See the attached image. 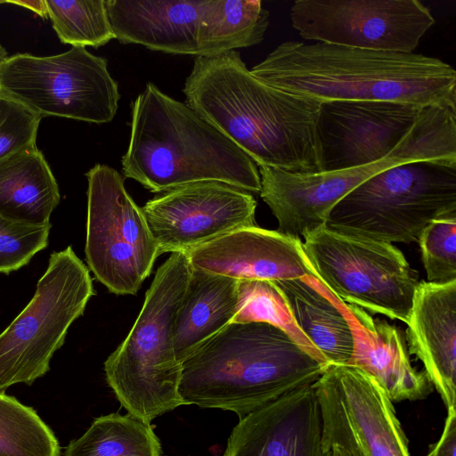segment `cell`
Instances as JSON below:
<instances>
[{
    "label": "cell",
    "instance_id": "1",
    "mask_svg": "<svg viewBox=\"0 0 456 456\" xmlns=\"http://www.w3.org/2000/svg\"><path fill=\"white\" fill-rule=\"evenodd\" d=\"M185 103L256 166L293 174L322 172L317 136L321 102L255 77L237 51L196 56Z\"/></svg>",
    "mask_w": 456,
    "mask_h": 456
},
{
    "label": "cell",
    "instance_id": "2",
    "mask_svg": "<svg viewBox=\"0 0 456 456\" xmlns=\"http://www.w3.org/2000/svg\"><path fill=\"white\" fill-rule=\"evenodd\" d=\"M265 84L319 102L387 101L456 110V71L414 53L287 41L250 69Z\"/></svg>",
    "mask_w": 456,
    "mask_h": 456
},
{
    "label": "cell",
    "instance_id": "3",
    "mask_svg": "<svg viewBox=\"0 0 456 456\" xmlns=\"http://www.w3.org/2000/svg\"><path fill=\"white\" fill-rule=\"evenodd\" d=\"M122 173L151 192L200 182H220L259 193L256 163L185 102L153 83L132 104Z\"/></svg>",
    "mask_w": 456,
    "mask_h": 456
},
{
    "label": "cell",
    "instance_id": "4",
    "mask_svg": "<svg viewBox=\"0 0 456 456\" xmlns=\"http://www.w3.org/2000/svg\"><path fill=\"white\" fill-rule=\"evenodd\" d=\"M327 367L273 325L232 322L183 362L179 395L184 405L241 418L314 384Z\"/></svg>",
    "mask_w": 456,
    "mask_h": 456
},
{
    "label": "cell",
    "instance_id": "5",
    "mask_svg": "<svg viewBox=\"0 0 456 456\" xmlns=\"http://www.w3.org/2000/svg\"><path fill=\"white\" fill-rule=\"evenodd\" d=\"M191 268L187 254L171 253L158 268L129 334L104 362L107 383L121 406L147 424L184 405L173 330Z\"/></svg>",
    "mask_w": 456,
    "mask_h": 456
},
{
    "label": "cell",
    "instance_id": "6",
    "mask_svg": "<svg viewBox=\"0 0 456 456\" xmlns=\"http://www.w3.org/2000/svg\"><path fill=\"white\" fill-rule=\"evenodd\" d=\"M456 215V161L419 160L362 182L330 210L334 232L393 244L418 241L433 220Z\"/></svg>",
    "mask_w": 456,
    "mask_h": 456
},
{
    "label": "cell",
    "instance_id": "7",
    "mask_svg": "<svg viewBox=\"0 0 456 456\" xmlns=\"http://www.w3.org/2000/svg\"><path fill=\"white\" fill-rule=\"evenodd\" d=\"M419 160L456 161V110L424 107L401 142L385 158L368 165L311 174L269 168L265 200L279 227L302 238L325 226L333 207L365 180L388 167Z\"/></svg>",
    "mask_w": 456,
    "mask_h": 456
},
{
    "label": "cell",
    "instance_id": "8",
    "mask_svg": "<svg viewBox=\"0 0 456 456\" xmlns=\"http://www.w3.org/2000/svg\"><path fill=\"white\" fill-rule=\"evenodd\" d=\"M94 295L89 270L72 248L53 252L32 299L0 334V393L31 385L49 370L69 326Z\"/></svg>",
    "mask_w": 456,
    "mask_h": 456
},
{
    "label": "cell",
    "instance_id": "9",
    "mask_svg": "<svg viewBox=\"0 0 456 456\" xmlns=\"http://www.w3.org/2000/svg\"><path fill=\"white\" fill-rule=\"evenodd\" d=\"M302 241L314 276L342 301L407 323L418 273L391 243L322 226Z\"/></svg>",
    "mask_w": 456,
    "mask_h": 456
},
{
    "label": "cell",
    "instance_id": "10",
    "mask_svg": "<svg viewBox=\"0 0 456 456\" xmlns=\"http://www.w3.org/2000/svg\"><path fill=\"white\" fill-rule=\"evenodd\" d=\"M0 93L42 118L95 124L110 122L118 109V85L105 58L86 47L50 56L18 53L0 64Z\"/></svg>",
    "mask_w": 456,
    "mask_h": 456
},
{
    "label": "cell",
    "instance_id": "11",
    "mask_svg": "<svg viewBox=\"0 0 456 456\" xmlns=\"http://www.w3.org/2000/svg\"><path fill=\"white\" fill-rule=\"evenodd\" d=\"M86 176L88 267L109 291L135 295L160 255L159 246L120 173L96 164Z\"/></svg>",
    "mask_w": 456,
    "mask_h": 456
},
{
    "label": "cell",
    "instance_id": "12",
    "mask_svg": "<svg viewBox=\"0 0 456 456\" xmlns=\"http://www.w3.org/2000/svg\"><path fill=\"white\" fill-rule=\"evenodd\" d=\"M322 419V447L349 456H411L393 402L378 383L348 364L329 365L313 384Z\"/></svg>",
    "mask_w": 456,
    "mask_h": 456
},
{
    "label": "cell",
    "instance_id": "13",
    "mask_svg": "<svg viewBox=\"0 0 456 456\" xmlns=\"http://www.w3.org/2000/svg\"><path fill=\"white\" fill-rule=\"evenodd\" d=\"M289 17L307 40L398 53H413L436 22L418 0H297Z\"/></svg>",
    "mask_w": 456,
    "mask_h": 456
},
{
    "label": "cell",
    "instance_id": "14",
    "mask_svg": "<svg viewBox=\"0 0 456 456\" xmlns=\"http://www.w3.org/2000/svg\"><path fill=\"white\" fill-rule=\"evenodd\" d=\"M256 208L250 192L209 181L160 193L142 210L160 254H187L233 231L256 226Z\"/></svg>",
    "mask_w": 456,
    "mask_h": 456
},
{
    "label": "cell",
    "instance_id": "15",
    "mask_svg": "<svg viewBox=\"0 0 456 456\" xmlns=\"http://www.w3.org/2000/svg\"><path fill=\"white\" fill-rule=\"evenodd\" d=\"M423 108L387 101L321 102L317 136L322 172L382 159L409 133Z\"/></svg>",
    "mask_w": 456,
    "mask_h": 456
},
{
    "label": "cell",
    "instance_id": "16",
    "mask_svg": "<svg viewBox=\"0 0 456 456\" xmlns=\"http://www.w3.org/2000/svg\"><path fill=\"white\" fill-rule=\"evenodd\" d=\"M223 456H331L322 447V419L313 384L240 418Z\"/></svg>",
    "mask_w": 456,
    "mask_h": 456
},
{
    "label": "cell",
    "instance_id": "17",
    "mask_svg": "<svg viewBox=\"0 0 456 456\" xmlns=\"http://www.w3.org/2000/svg\"><path fill=\"white\" fill-rule=\"evenodd\" d=\"M306 278L337 306L350 327L354 346L348 365L372 378L392 402L421 400L432 392L426 372L412 366L400 328L342 301L315 276Z\"/></svg>",
    "mask_w": 456,
    "mask_h": 456
},
{
    "label": "cell",
    "instance_id": "18",
    "mask_svg": "<svg viewBox=\"0 0 456 456\" xmlns=\"http://www.w3.org/2000/svg\"><path fill=\"white\" fill-rule=\"evenodd\" d=\"M187 256L192 268L236 280L276 281L314 276L302 240L256 225L233 231Z\"/></svg>",
    "mask_w": 456,
    "mask_h": 456
},
{
    "label": "cell",
    "instance_id": "19",
    "mask_svg": "<svg viewBox=\"0 0 456 456\" xmlns=\"http://www.w3.org/2000/svg\"><path fill=\"white\" fill-rule=\"evenodd\" d=\"M410 354L423 363L447 410L456 405V280L419 281L408 317Z\"/></svg>",
    "mask_w": 456,
    "mask_h": 456
},
{
    "label": "cell",
    "instance_id": "20",
    "mask_svg": "<svg viewBox=\"0 0 456 456\" xmlns=\"http://www.w3.org/2000/svg\"><path fill=\"white\" fill-rule=\"evenodd\" d=\"M121 44L197 56V29L205 0H105Z\"/></svg>",
    "mask_w": 456,
    "mask_h": 456
},
{
    "label": "cell",
    "instance_id": "21",
    "mask_svg": "<svg viewBox=\"0 0 456 456\" xmlns=\"http://www.w3.org/2000/svg\"><path fill=\"white\" fill-rule=\"evenodd\" d=\"M239 280L191 268L174 322V347L183 362L201 345L232 322Z\"/></svg>",
    "mask_w": 456,
    "mask_h": 456
},
{
    "label": "cell",
    "instance_id": "22",
    "mask_svg": "<svg viewBox=\"0 0 456 456\" xmlns=\"http://www.w3.org/2000/svg\"><path fill=\"white\" fill-rule=\"evenodd\" d=\"M59 201L57 182L37 144L0 160V216L47 224Z\"/></svg>",
    "mask_w": 456,
    "mask_h": 456
},
{
    "label": "cell",
    "instance_id": "23",
    "mask_svg": "<svg viewBox=\"0 0 456 456\" xmlns=\"http://www.w3.org/2000/svg\"><path fill=\"white\" fill-rule=\"evenodd\" d=\"M273 282L284 295L297 327L329 365L348 364L353 354V336L337 306L306 276Z\"/></svg>",
    "mask_w": 456,
    "mask_h": 456
},
{
    "label": "cell",
    "instance_id": "24",
    "mask_svg": "<svg viewBox=\"0 0 456 456\" xmlns=\"http://www.w3.org/2000/svg\"><path fill=\"white\" fill-rule=\"evenodd\" d=\"M269 12L259 0L206 1L197 29V56L214 57L260 44Z\"/></svg>",
    "mask_w": 456,
    "mask_h": 456
},
{
    "label": "cell",
    "instance_id": "25",
    "mask_svg": "<svg viewBox=\"0 0 456 456\" xmlns=\"http://www.w3.org/2000/svg\"><path fill=\"white\" fill-rule=\"evenodd\" d=\"M64 456H164L151 424L118 412L96 418Z\"/></svg>",
    "mask_w": 456,
    "mask_h": 456
},
{
    "label": "cell",
    "instance_id": "26",
    "mask_svg": "<svg viewBox=\"0 0 456 456\" xmlns=\"http://www.w3.org/2000/svg\"><path fill=\"white\" fill-rule=\"evenodd\" d=\"M232 322L273 325L319 362L329 366L322 353L297 327L284 295L273 281L239 280L238 302Z\"/></svg>",
    "mask_w": 456,
    "mask_h": 456
},
{
    "label": "cell",
    "instance_id": "27",
    "mask_svg": "<svg viewBox=\"0 0 456 456\" xmlns=\"http://www.w3.org/2000/svg\"><path fill=\"white\" fill-rule=\"evenodd\" d=\"M52 429L30 407L0 393V456H60Z\"/></svg>",
    "mask_w": 456,
    "mask_h": 456
},
{
    "label": "cell",
    "instance_id": "28",
    "mask_svg": "<svg viewBox=\"0 0 456 456\" xmlns=\"http://www.w3.org/2000/svg\"><path fill=\"white\" fill-rule=\"evenodd\" d=\"M61 42L72 47L105 45L114 39L105 0H45Z\"/></svg>",
    "mask_w": 456,
    "mask_h": 456
},
{
    "label": "cell",
    "instance_id": "29",
    "mask_svg": "<svg viewBox=\"0 0 456 456\" xmlns=\"http://www.w3.org/2000/svg\"><path fill=\"white\" fill-rule=\"evenodd\" d=\"M418 242L428 282L456 280V215L431 221Z\"/></svg>",
    "mask_w": 456,
    "mask_h": 456
},
{
    "label": "cell",
    "instance_id": "30",
    "mask_svg": "<svg viewBox=\"0 0 456 456\" xmlns=\"http://www.w3.org/2000/svg\"><path fill=\"white\" fill-rule=\"evenodd\" d=\"M51 223L28 224L0 216V273L8 274L29 263L48 245Z\"/></svg>",
    "mask_w": 456,
    "mask_h": 456
},
{
    "label": "cell",
    "instance_id": "31",
    "mask_svg": "<svg viewBox=\"0 0 456 456\" xmlns=\"http://www.w3.org/2000/svg\"><path fill=\"white\" fill-rule=\"evenodd\" d=\"M42 117L0 93V160L36 144Z\"/></svg>",
    "mask_w": 456,
    "mask_h": 456
},
{
    "label": "cell",
    "instance_id": "32",
    "mask_svg": "<svg viewBox=\"0 0 456 456\" xmlns=\"http://www.w3.org/2000/svg\"><path fill=\"white\" fill-rule=\"evenodd\" d=\"M447 411L443 433L439 440L430 445L428 456H456V410Z\"/></svg>",
    "mask_w": 456,
    "mask_h": 456
},
{
    "label": "cell",
    "instance_id": "33",
    "mask_svg": "<svg viewBox=\"0 0 456 456\" xmlns=\"http://www.w3.org/2000/svg\"><path fill=\"white\" fill-rule=\"evenodd\" d=\"M4 3H10L29 9L44 19L48 17L45 0H6Z\"/></svg>",
    "mask_w": 456,
    "mask_h": 456
},
{
    "label": "cell",
    "instance_id": "34",
    "mask_svg": "<svg viewBox=\"0 0 456 456\" xmlns=\"http://www.w3.org/2000/svg\"><path fill=\"white\" fill-rule=\"evenodd\" d=\"M331 456H349V454L338 445L331 447Z\"/></svg>",
    "mask_w": 456,
    "mask_h": 456
},
{
    "label": "cell",
    "instance_id": "35",
    "mask_svg": "<svg viewBox=\"0 0 456 456\" xmlns=\"http://www.w3.org/2000/svg\"><path fill=\"white\" fill-rule=\"evenodd\" d=\"M8 57L6 50L0 44V64Z\"/></svg>",
    "mask_w": 456,
    "mask_h": 456
},
{
    "label": "cell",
    "instance_id": "36",
    "mask_svg": "<svg viewBox=\"0 0 456 456\" xmlns=\"http://www.w3.org/2000/svg\"><path fill=\"white\" fill-rule=\"evenodd\" d=\"M3 3H4V1H0V4H3Z\"/></svg>",
    "mask_w": 456,
    "mask_h": 456
}]
</instances>
